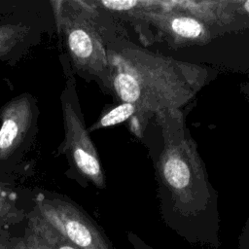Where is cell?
<instances>
[{"label":"cell","mask_w":249,"mask_h":249,"mask_svg":"<svg viewBox=\"0 0 249 249\" xmlns=\"http://www.w3.org/2000/svg\"><path fill=\"white\" fill-rule=\"evenodd\" d=\"M155 117L162 135L157 162L161 218L188 243L219 249L222 241L217 194L185 126L183 113L166 110Z\"/></svg>","instance_id":"obj_1"},{"label":"cell","mask_w":249,"mask_h":249,"mask_svg":"<svg viewBox=\"0 0 249 249\" xmlns=\"http://www.w3.org/2000/svg\"><path fill=\"white\" fill-rule=\"evenodd\" d=\"M109 93L136 107L132 131L141 136L148 121L166 110H181L205 85L208 71L138 47L126 38L107 45Z\"/></svg>","instance_id":"obj_2"},{"label":"cell","mask_w":249,"mask_h":249,"mask_svg":"<svg viewBox=\"0 0 249 249\" xmlns=\"http://www.w3.org/2000/svg\"><path fill=\"white\" fill-rule=\"evenodd\" d=\"M50 4L53 6L54 25L73 73L94 81L109 93V24L104 14L91 1H53Z\"/></svg>","instance_id":"obj_3"},{"label":"cell","mask_w":249,"mask_h":249,"mask_svg":"<svg viewBox=\"0 0 249 249\" xmlns=\"http://www.w3.org/2000/svg\"><path fill=\"white\" fill-rule=\"evenodd\" d=\"M65 86L60 94L64 139L58 154H64L73 171L83 180L98 189L106 186L105 176L95 146L86 128L81 111L76 80L67 57L62 55Z\"/></svg>","instance_id":"obj_4"},{"label":"cell","mask_w":249,"mask_h":249,"mask_svg":"<svg viewBox=\"0 0 249 249\" xmlns=\"http://www.w3.org/2000/svg\"><path fill=\"white\" fill-rule=\"evenodd\" d=\"M33 209L79 249H115L102 229L68 198L38 193Z\"/></svg>","instance_id":"obj_5"},{"label":"cell","mask_w":249,"mask_h":249,"mask_svg":"<svg viewBox=\"0 0 249 249\" xmlns=\"http://www.w3.org/2000/svg\"><path fill=\"white\" fill-rule=\"evenodd\" d=\"M39 113L38 101L28 92L0 108V173L8 172L29 150L38 130Z\"/></svg>","instance_id":"obj_6"},{"label":"cell","mask_w":249,"mask_h":249,"mask_svg":"<svg viewBox=\"0 0 249 249\" xmlns=\"http://www.w3.org/2000/svg\"><path fill=\"white\" fill-rule=\"evenodd\" d=\"M46 31V22L31 11H10L0 16V62L16 64L41 42Z\"/></svg>","instance_id":"obj_7"},{"label":"cell","mask_w":249,"mask_h":249,"mask_svg":"<svg viewBox=\"0 0 249 249\" xmlns=\"http://www.w3.org/2000/svg\"><path fill=\"white\" fill-rule=\"evenodd\" d=\"M142 21L153 24L175 46L201 45L210 39V30L205 22L191 14L164 8L161 2H153L144 13Z\"/></svg>","instance_id":"obj_8"},{"label":"cell","mask_w":249,"mask_h":249,"mask_svg":"<svg viewBox=\"0 0 249 249\" xmlns=\"http://www.w3.org/2000/svg\"><path fill=\"white\" fill-rule=\"evenodd\" d=\"M26 217L28 230L41 239L48 249H79L47 223L34 209Z\"/></svg>","instance_id":"obj_9"},{"label":"cell","mask_w":249,"mask_h":249,"mask_svg":"<svg viewBox=\"0 0 249 249\" xmlns=\"http://www.w3.org/2000/svg\"><path fill=\"white\" fill-rule=\"evenodd\" d=\"M17 202V193L7 183L0 181V228L24 217V211L18 207Z\"/></svg>","instance_id":"obj_10"},{"label":"cell","mask_w":249,"mask_h":249,"mask_svg":"<svg viewBox=\"0 0 249 249\" xmlns=\"http://www.w3.org/2000/svg\"><path fill=\"white\" fill-rule=\"evenodd\" d=\"M136 112L137 110L134 105L122 102L105 114H103L91 126L88 128V131L92 132L100 128H105L124 123L130 118H134Z\"/></svg>","instance_id":"obj_11"},{"label":"cell","mask_w":249,"mask_h":249,"mask_svg":"<svg viewBox=\"0 0 249 249\" xmlns=\"http://www.w3.org/2000/svg\"><path fill=\"white\" fill-rule=\"evenodd\" d=\"M0 249H48L45 244L29 230L21 238L0 239Z\"/></svg>","instance_id":"obj_12"},{"label":"cell","mask_w":249,"mask_h":249,"mask_svg":"<svg viewBox=\"0 0 249 249\" xmlns=\"http://www.w3.org/2000/svg\"><path fill=\"white\" fill-rule=\"evenodd\" d=\"M237 249H249V218L246 220L237 237Z\"/></svg>","instance_id":"obj_13"},{"label":"cell","mask_w":249,"mask_h":249,"mask_svg":"<svg viewBox=\"0 0 249 249\" xmlns=\"http://www.w3.org/2000/svg\"><path fill=\"white\" fill-rule=\"evenodd\" d=\"M126 235H127V240L129 241V243L134 249H156L153 246L146 243L143 239H141L137 234L133 232L129 231L127 232Z\"/></svg>","instance_id":"obj_14"},{"label":"cell","mask_w":249,"mask_h":249,"mask_svg":"<svg viewBox=\"0 0 249 249\" xmlns=\"http://www.w3.org/2000/svg\"><path fill=\"white\" fill-rule=\"evenodd\" d=\"M240 4L242 5V9L245 11V12H247V13H249V1H245V2H240Z\"/></svg>","instance_id":"obj_15"}]
</instances>
